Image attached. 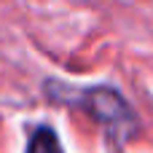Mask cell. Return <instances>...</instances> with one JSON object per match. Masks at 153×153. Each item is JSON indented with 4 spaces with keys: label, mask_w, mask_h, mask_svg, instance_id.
<instances>
[{
    "label": "cell",
    "mask_w": 153,
    "mask_h": 153,
    "mask_svg": "<svg viewBox=\"0 0 153 153\" xmlns=\"http://www.w3.org/2000/svg\"><path fill=\"white\" fill-rule=\"evenodd\" d=\"M27 153H62V145H59L54 129L51 126H38L30 137Z\"/></svg>",
    "instance_id": "cell-2"
},
{
    "label": "cell",
    "mask_w": 153,
    "mask_h": 153,
    "mask_svg": "<svg viewBox=\"0 0 153 153\" xmlns=\"http://www.w3.org/2000/svg\"><path fill=\"white\" fill-rule=\"evenodd\" d=\"M78 100H81V108L89 110V113L105 126V132L110 134V140L124 143V140L134 132L137 118H134V113L129 110V105L121 100L118 91L105 89V86H97V89L81 91Z\"/></svg>",
    "instance_id": "cell-1"
}]
</instances>
